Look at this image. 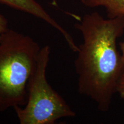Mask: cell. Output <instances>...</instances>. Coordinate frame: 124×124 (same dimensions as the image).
I'll return each instance as SVG.
<instances>
[{
	"label": "cell",
	"instance_id": "cell-6",
	"mask_svg": "<svg viewBox=\"0 0 124 124\" xmlns=\"http://www.w3.org/2000/svg\"><path fill=\"white\" fill-rule=\"evenodd\" d=\"M8 22L5 17L0 13V39L3 34L8 29Z\"/></svg>",
	"mask_w": 124,
	"mask_h": 124
},
{
	"label": "cell",
	"instance_id": "cell-5",
	"mask_svg": "<svg viewBox=\"0 0 124 124\" xmlns=\"http://www.w3.org/2000/svg\"><path fill=\"white\" fill-rule=\"evenodd\" d=\"M80 1L88 8H105L108 17L109 18L124 16V0H80Z\"/></svg>",
	"mask_w": 124,
	"mask_h": 124
},
{
	"label": "cell",
	"instance_id": "cell-3",
	"mask_svg": "<svg viewBox=\"0 0 124 124\" xmlns=\"http://www.w3.org/2000/svg\"><path fill=\"white\" fill-rule=\"evenodd\" d=\"M50 54L49 46L41 48L36 67L29 82L26 104L14 108L20 124H54L59 119L76 116L46 79Z\"/></svg>",
	"mask_w": 124,
	"mask_h": 124
},
{
	"label": "cell",
	"instance_id": "cell-4",
	"mask_svg": "<svg viewBox=\"0 0 124 124\" xmlns=\"http://www.w3.org/2000/svg\"><path fill=\"white\" fill-rule=\"evenodd\" d=\"M0 3L42 20L59 32L71 51L76 52L78 50V46L76 44L72 36L57 23L35 0H0Z\"/></svg>",
	"mask_w": 124,
	"mask_h": 124
},
{
	"label": "cell",
	"instance_id": "cell-7",
	"mask_svg": "<svg viewBox=\"0 0 124 124\" xmlns=\"http://www.w3.org/2000/svg\"><path fill=\"white\" fill-rule=\"evenodd\" d=\"M117 93L120 95L121 98L124 100V74L122 76L119 82L117 87Z\"/></svg>",
	"mask_w": 124,
	"mask_h": 124
},
{
	"label": "cell",
	"instance_id": "cell-8",
	"mask_svg": "<svg viewBox=\"0 0 124 124\" xmlns=\"http://www.w3.org/2000/svg\"><path fill=\"white\" fill-rule=\"evenodd\" d=\"M120 52L121 53L122 59L124 62V40L122 42L120 43Z\"/></svg>",
	"mask_w": 124,
	"mask_h": 124
},
{
	"label": "cell",
	"instance_id": "cell-2",
	"mask_svg": "<svg viewBox=\"0 0 124 124\" xmlns=\"http://www.w3.org/2000/svg\"><path fill=\"white\" fill-rule=\"evenodd\" d=\"M41 49L29 36L8 29L0 39V112L26 104Z\"/></svg>",
	"mask_w": 124,
	"mask_h": 124
},
{
	"label": "cell",
	"instance_id": "cell-1",
	"mask_svg": "<svg viewBox=\"0 0 124 124\" xmlns=\"http://www.w3.org/2000/svg\"><path fill=\"white\" fill-rule=\"evenodd\" d=\"M74 26L83 38L74 63L78 92L107 112L124 74V62L117 44L124 32V16L105 19L94 12Z\"/></svg>",
	"mask_w": 124,
	"mask_h": 124
}]
</instances>
